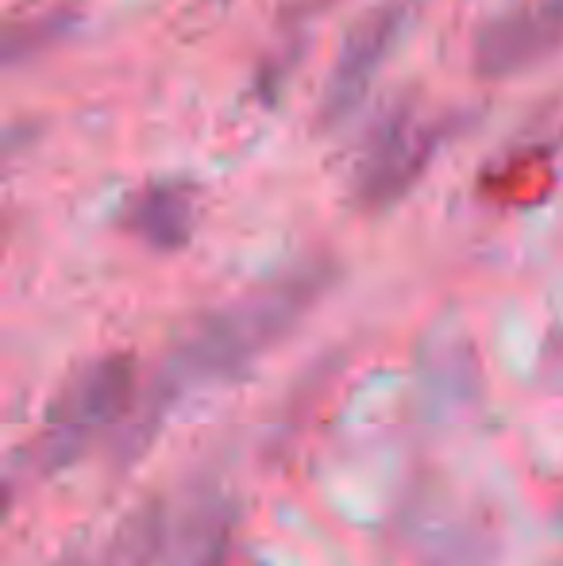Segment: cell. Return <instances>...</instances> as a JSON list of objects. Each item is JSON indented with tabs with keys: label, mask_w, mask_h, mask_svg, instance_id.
Here are the masks:
<instances>
[{
	"label": "cell",
	"mask_w": 563,
	"mask_h": 566,
	"mask_svg": "<svg viewBox=\"0 0 563 566\" xmlns=\"http://www.w3.org/2000/svg\"><path fill=\"white\" fill-rule=\"evenodd\" d=\"M440 143L444 127L436 119H421L406 105L386 113L367 132L359 158H355V201L367 212L390 209L398 197H406L421 181V174L436 158Z\"/></svg>",
	"instance_id": "6da1fadb"
},
{
	"label": "cell",
	"mask_w": 563,
	"mask_h": 566,
	"mask_svg": "<svg viewBox=\"0 0 563 566\" xmlns=\"http://www.w3.org/2000/svg\"><path fill=\"white\" fill-rule=\"evenodd\" d=\"M563 51V0H521L479 28L471 66L487 82L536 70Z\"/></svg>",
	"instance_id": "3957f363"
},
{
	"label": "cell",
	"mask_w": 563,
	"mask_h": 566,
	"mask_svg": "<svg viewBox=\"0 0 563 566\" xmlns=\"http://www.w3.org/2000/svg\"><path fill=\"white\" fill-rule=\"evenodd\" d=\"M197 217L194 189L181 181H155V186L139 189L124 209V228L139 235L143 243L158 247V251H174L189 239Z\"/></svg>",
	"instance_id": "277c9868"
},
{
	"label": "cell",
	"mask_w": 563,
	"mask_h": 566,
	"mask_svg": "<svg viewBox=\"0 0 563 566\" xmlns=\"http://www.w3.org/2000/svg\"><path fill=\"white\" fill-rule=\"evenodd\" d=\"M402 28H406V4H398V0L371 8V12H363L352 23V31L340 43V54L332 62L329 77H324L316 124L336 127L363 105L367 90L375 85V77L383 74L386 59H390Z\"/></svg>",
	"instance_id": "7a4b0ae2"
}]
</instances>
